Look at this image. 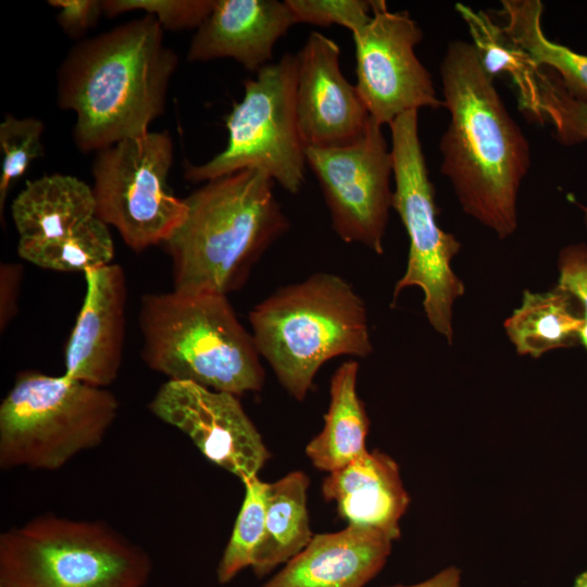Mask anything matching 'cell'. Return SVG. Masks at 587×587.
<instances>
[{
  "instance_id": "1",
  "label": "cell",
  "mask_w": 587,
  "mask_h": 587,
  "mask_svg": "<svg viewBox=\"0 0 587 587\" xmlns=\"http://www.w3.org/2000/svg\"><path fill=\"white\" fill-rule=\"evenodd\" d=\"M439 73L450 115L439 142L440 172L462 210L504 239L517 227L516 201L530 167L529 143L472 42L450 41Z\"/></svg>"
},
{
  "instance_id": "2",
  "label": "cell",
  "mask_w": 587,
  "mask_h": 587,
  "mask_svg": "<svg viewBox=\"0 0 587 587\" xmlns=\"http://www.w3.org/2000/svg\"><path fill=\"white\" fill-rule=\"evenodd\" d=\"M178 57L151 15L77 41L57 71V103L75 113L73 141L98 152L149 133L163 114Z\"/></svg>"
},
{
  "instance_id": "3",
  "label": "cell",
  "mask_w": 587,
  "mask_h": 587,
  "mask_svg": "<svg viewBox=\"0 0 587 587\" xmlns=\"http://www.w3.org/2000/svg\"><path fill=\"white\" fill-rule=\"evenodd\" d=\"M273 185L266 173L246 168L205 182L184 198L186 217L163 242L174 290L227 296L242 287L289 227Z\"/></svg>"
},
{
  "instance_id": "4",
  "label": "cell",
  "mask_w": 587,
  "mask_h": 587,
  "mask_svg": "<svg viewBox=\"0 0 587 587\" xmlns=\"http://www.w3.org/2000/svg\"><path fill=\"white\" fill-rule=\"evenodd\" d=\"M249 322L261 358L299 401L324 363L373 351L364 301L332 273L277 289L250 311Z\"/></svg>"
},
{
  "instance_id": "5",
  "label": "cell",
  "mask_w": 587,
  "mask_h": 587,
  "mask_svg": "<svg viewBox=\"0 0 587 587\" xmlns=\"http://www.w3.org/2000/svg\"><path fill=\"white\" fill-rule=\"evenodd\" d=\"M139 328L143 362L170 380L238 397L263 386L264 369L252 334L225 295L147 294L140 302Z\"/></svg>"
},
{
  "instance_id": "6",
  "label": "cell",
  "mask_w": 587,
  "mask_h": 587,
  "mask_svg": "<svg viewBox=\"0 0 587 587\" xmlns=\"http://www.w3.org/2000/svg\"><path fill=\"white\" fill-rule=\"evenodd\" d=\"M148 553L102 521L43 514L0 536V587H143Z\"/></svg>"
},
{
  "instance_id": "7",
  "label": "cell",
  "mask_w": 587,
  "mask_h": 587,
  "mask_svg": "<svg viewBox=\"0 0 587 587\" xmlns=\"http://www.w3.org/2000/svg\"><path fill=\"white\" fill-rule=\"evenodd\" d=\"M117 411L107 388L21 372L0 404V467L57 471L98 447Z\"/></svg>"
},
{
  "instance_id": "8",
  "label": "cell",
  "mask_w": 587,
  "mask_h": 587,
  "mask_svg": "<svg viewBox=\"0 0 587 587\" xmlns=\"http://www.w3.org/2000/svg\"><path fill=\"white\" fill-rule=\"evenodd\" d=\"M297 54L285 53L277 62L245 80L240 102L225 116L228 140L224 150L208 162L185 167L192 183L257 168L290 193H297L305 175V147L296 112Z\"/></svg>"
},
{
  "instance_id": "9",
  "label": "cell",
  "mask_w": 587,
  "mask_h": 587,
  "mask_svg": "<svg viewBox=\"0 0 587 587\" xmlns=\"http://www.w3.org/2000/svg\"><path fill=\"white\" fill-rule=\"evenodd\" d=\"M417 112H405L389 125L395 180L392 209L409 238L407 267L396 283L394 302L403 289L419 287L430 326L452 344L453 305L464 294V285L451 262L461 243L437 223L435 187L421 146Z\"/></svg>"
},
{
  "instance_id": "10",
  "label": "cell",
  "mask_w": 587,
  "mask_h": 587,
  "mask_svg": "<svg viewBox=\"0 0 587 587\" xmlns=\"http://www.w3.org/2000/svg\"><path fill=\"white\" fill-rule=\"evenodd\" d=\"M173 155L167 132H149L96 152V216L136 252L165 242L186 217L185 200L167 186Z\"/></svg>"
},
{
  "instance_id": "11",
  "label": "cell",
  "mask_w": 587,
  "mask_h": 587,
  "mask_svg": "<svg viewBox=\"0 0 587 587\" xmlns=\"http://www.w3.org/2000/svg\"><path fill=\"white\" fill-rule=\"evenodd\" d=\"M382 127L371 118L355 143L305 148L307 164L321 185L335 233L345 242L363 245L377 254L384 251L394 192L392 155Z\"/></svg>"
},
{
  "instance_id": "12",
  "label": "cell",
  "mask_w": 587,
  "mask_h": 587,
  "mask_svg": "<svg viewBox=\"0 0 587 587\" xmlns=\"http://www.w3.org/2000/svg\"><path fill=\"white\" fill-rule=\"evenodd\" d=\"M422 37L409 12H391L384 0H372L370 21L352 34L355 88L371 118L382 126L409 111L445 108L414 52Z\"/></svg>"
},
{
  "instance_id": "13",
  "label": "cell",
  "mask_w": 587,
  "mask_h": 587,
  "mask_svg": "<svg viewBox=\"0 0 587 587\" xmlns=\"http://www.w3.org/2000/svg\"><path fill=\"white\" fill-rule=\"evenodd\" d=\"M149 410L188 436L209 461L242 483L258 476L270 458L236 395L168 379L155 392Z\"/></svg>"
},
{
  "instance_id": "14",
  "label": "cell",
  "mask_w": 587,
  "mask_h": 587,
  "mask_svg": "<svg viewBox=\"0 0 587 587\" xmlns=\"http://www.w3.org/2000/svg\"><path fill=\"white\" fill-rule=\"evenodd\" d=\"M297 57L296 112L304 147H344L363 138L371 116L340 71L339 46L313 32Z\"/></svg>"
},
{
  "instance_id": "15",
  "label": "cell",
  "mask_w": 587,
  "mask_h": 587,
  "mask_svg": "<svg viewBox=\"0 0 587 587\" xmlns=\"http://www.w3.org/2000/svg\"><path fill=\"white\" fill-rule=\"evenodd\" d=\"M86 296L65 349L70 379L107 388L117 377L126 332L127 283L123 267L84 272Z\"/></svg>"
},
{
  "instance_id": "16",
  "label": "cell",
  "mask_w": 587,
  "mask_h": 587,
  "mask_svg": "<svg viewBox=\"0 0 587 587\" xmlns=\"http://www.w3.org/2000/svg\"><path fill=\"white\" fill-rule=\"evenodd\" d=\"M296 23L286 1L215 0L191 38L187 60L229 58L258 72L272 60L277 40Z\"/></svg>"
},
{
  "instance_id": "17",
  "label": "cell",
  "mask_w": 587,
  "mask_h": 587,
  "mask_svg": "<svg viewBox=\"0 0 587 587\" xmlns=\"http://www.w3.org/2000/svg\"><path fill=\"white\" fill-rule=\"evenodd\" d=\"M392 539L348 525L319 534L262 587H363L384 566Z\"/></svg>"
},
{
  "instance_id": "18",
  "label": "cell",
  "mask_w": 587,
  "mask_h": 587,
  "mask_svg": "<svg viewBox=\"0 0 587 587\" xmlns=\"http://www.w3.org/2000/svg\"><path fill=\"white\" fill-rule=\"evenodd\" d=\"M323 496L336 503L348 525L400 536L399 521L409 505L397 463L374 450L335 470L322 485Z\"/></svg>"
},
{
  "instance_id": "19",
  "label": "cell",
  "mask_w": 587,
  "mask_h": 587,
  "mask_svg": "<svg viewBox=\"0 0 587 587\" xmlns=\"http://www.w3.org/2000/svg\"><path fill=\"white\" fill-rule=\"evenodd\" d=\"M18 240H50L96 216L91 186L76 176L45 175L27 180L11 205Z\"/></svg>"
},
{
  "instance_id": "20",
  "label": "cell",
  "mask_w": 587,
  "mask_h": 587,
  "mask_svg": "<svg viewBox=\"0 0 587 587\" xmlns=\"http://www.w3.org/2000/svg\"><path fill=\"white\" fill-rule=\"evenodd\" d=\"M584 325L579 302L558 284L544 292L525 290L503 324L516 352L533 358L580 344Z\"/></svg>"
},
{
  "instance_id": "21",
  "label": "cell",
  "mask_w": 587,
  "mask_h": 587,
  "mask_svg": "<svg viewBox=\"0 0 587 587\" xmlns=\"http://www.w3.org/2000/svg\"><path fill=\"white\" fill-rule=\"evenodd\" d=\"M359 364L342 363L330 380L324 427L307 446L313 465L328 473L364 454L370 421L357 392Z\"/></svg>"
},
{
  "instance_id": "22",
  "label": "cell",
  "mask_w": 587,
  "mask_h": 587,
  "mask_svg": "<svg viewBox=\"0 0 587 587\" xmlns=\"http://www.w3.org/2000/svg\"><path fill=\"white\" fill-rule=\"evenodd\" d=\"M308 487L309 478L300 471L267 484L264 533L252 564L255 575L263 576L287 563L311 541Z\"/></svg>"
},
{
  "instance_id": "23",
  "label": "cell",
  "mask_w": 587,
  "mask_h": 587,
  "mask_svg": "<svg viewBox=\"0 0 587 587\" xmlns=\"http://www.w3.org/2000/svg\"><path fill=\"white\" fill-rule=\"evenodd\" d=\"M504 34L535 67L554 72L575 95L587 100V55L548 39L541 27L540 0H503Z\"/></svg>"
},
{
  "instance_id": "24",
  "label": "cell",
  "mask_w": 587,
  "mask_h": 587,
  "mask_svg": "<svg viewBox=\"0 0 587 587\" xmlns=\"http://www.w3.org/2000/svg\"><path fill=\"white\" fill-rule=\"evenodd\" d=\"M20 257L39 267L73 272L111 264L114 245L109 226L97 216L50 240H18Z\"/></svg>"
},
{
  "instance_id": "25",
  "label": "cell",
  "mask_w": 587,
  "mask_h": 587,
  "mask_svg": "<svg viewBox=\"0 0 587 587\" xmlns=\"http://www.w3.org/2000/svg\"><path fill=\"white\" fill-rule=\"evenodd\" d=\"M455 9L467 25L485 70L494 78L508 75L517 89L520 107L532 115L536 103V67L487 13L463 3H457Z\"/></svg>"
},
{
  "instance_id": "26",
  "label": "cell",
  "mask_w": 587,
  "mask_h": 587,
  "mask_svg": "<svg viewBox=\"0 0 587 587\" xmlns=\"http://www.w3.org/2000/svg\"><path fill=\"white\" fill-rule=\"evenodd\" d=\"M536 104L533 117L553 125L555 138L563 145L587 139V100L572 92L551 70L536 67ZM586 213L587 208L582 207Z\"/></svg>"
},
{
  "instance_id": "27",
  "label": "cell",
  "mask_w": 587,
  "mask_h": 587,
  "mask_svg": "<svg viewBox=\"0 0 587 587\" xmlns=\"http://www.w3.org/2000/svg\"><path fill=\"white\" fill-rule=\"evenodd\" d=\"M267 484L259 476L243 482L245 499L217 566L221 584L228 583L243 569L252 567L264 533Z\"/></svg>"
},
{
  "instance_id": "28",
  "label": "cell",
  "mask_w": 587,
  "mask_h": 587,
  "mask_svg": "<svg viewBox=\"0 0 587 587\" xmlns=\"http://www.w3.org/2000/svg\"><path fill=\"white\" fill-rule=\"evenodd\" d=\"M43 123L34 116L7 115L0 123V213L11 186L22 177L30 163L43 153Z\"/></svg>"
},
{
  "instance_id": "29",
  "label": "cell",
  "mask_w": 587,
  "mask_h": 587,
  "mask_svg": "<svg viewBox=\"0 0 587 587\" xmlns=\"http://www.w3.org/2000/svg\"><path fill=\"white\" fill-rule=\"evenodd\" d=\"M215 0H103L110 17L132 11L153 16L165 30L198 28L213 10Z\"/></svg>"
},
{
  "instance_id": "30",
  "label": "cell",
  "mask_w": 587,
  "mask_h": 587,
  "mask_svg": "<svg viewBox=\"0 0 587 587\" xmlns=\"http://www.w3.org/2000/svg\"><path fill=\"white\" fill-rule=\"evenodd\" d=\"M286 3L297 23L336 24L352 34L364 27L372 16V0H286Z\"/></svg>"
},
{
  "instance_id": "31",
  "label": "cell",
  "mask_w": 587,
  "mask_h": 587,
  "mask_svg": "<svg viewBox=\"0 0 587 587\" xmlns=\"http://www.w3.org/2000/svg\"><path fill=\"white\" fill-rule=\"evenodd\" d=\"M558 285L571 292L579 302L585 325L580 344L587 351V247L575 243L563 248L558 259Z\"/></svg>"
},
{
  "instance_id": "32",
  "label": "cell",
  "mask_w": 587,
  "mask_h": 587,
  "mask_svg": "<svg viewBox=\"0 0 587 587\" xmlns=\"http://www.w3.org/2000/svg\"><path fill=\"white\" fill-rule=\"evenodd\" d=\"M48 4L60 9L57 23L74 39L84 36L103 13L102 1L99 0H49Z\"/></svg>"
},
{
  "instance_id": "33",
  "label": "cell",
  "mask_w": 587,
  "mask_h": 587,
  "mask_svg": "<svg viewBox=\"0 0 587 587\" xmlns=\"http://www.w3.org/2000/svg\"><path fill=\"white\" fill-rule=\"evenodd\" d=\"M22 279V267L18 264H2L0 272V325L5 328L17 311V296Z\"/></svg>"
},
{
  "instance_id": "34",
  "label": "cell",
  "mask_w": 587,
  "mask_h": 587,
  "mask_svg": "<svg viewBox=\"0 0 587 587\" xmlns=\"http://www.w3.org/2000/svg\"><path fill=\"white\" fill-rule=\"evenodd\" d=\"M392 587H461V571L457 566H448L430 578L409 586Z\"/></svg>"
},
{
  "instance_id": "35",
  "label": "cell",
  "mask_w": 587,
  "mask_h": 587,
  "mask_svg": "<svg viewBox=\"0 0 587 587\" xmlns=\"http://www.w3.org/2000/svg\"><path fill=\"white\" fill-rule=\"evenodd\" d=\"M573 587H587V569L576 577Z\"/></svg>"
}]
</instances>
